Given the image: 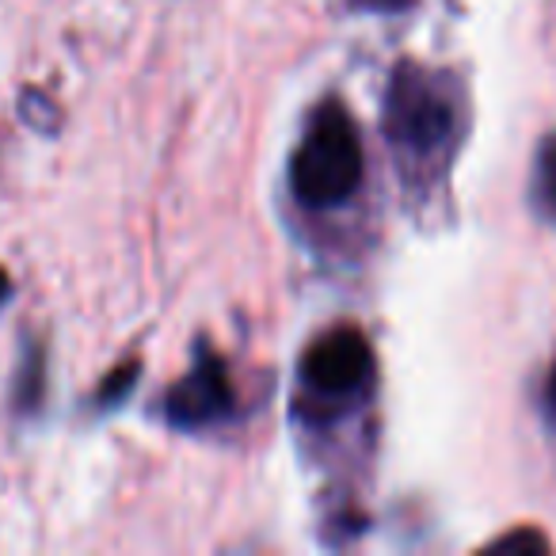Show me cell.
I'll return each mask as SVG.
<instances>
[{"instance_id": "cell-1", "label": "cell", "mask_w": 556, "mask_h": 556, "mask_svg": "<svg viewBox=\"0 0 556 556\" xmlns=\"http://www.w3.org/2000/svg\"><path fill=\"white\" fill-rule=\"evenodd\" d=\"M363 138L348 111L336 100L313 115L302 146L294 149L290 161V187L294 199L313 210H332L348 202L363 184Z\"/></svg>"}, {"instance_id": "cell-2", "label": "cell", "mask_w": 556, "mask_h": 556, "mask_svg": "<svg viewBox=\"0 0 556 556\" xmlns=\"http://www.w3.org/2000/svg\"><path fill=\"white\" fill-rule=\"evenodd\" d=\"M386 138L404 161H434L457 138V96L442 73L401 62L386 88Z\"/></svg>"}, {"instance_id": "cell-3", "label": "cell", "mask_w": 556, "mask_h": 556, "mask_svg": "<svg viewBox=\"0 0 556 556\" xmlns=\"http://www.w3.org/2000/svg\"><path fill=\"white\" fill-rule=\"evenodd\" d=\"M374 378V351L358 328L340 325L309 343L302 355V386L317 401H351Z\"/></svg>"}, {"instance_id": "cell-4", "label": "cell", "mask_w": 556, "mask_h": 556, "mask_svg": "<svg viewBox=\"0 0 556 556\" xmlns=\"http://www.w3.org/2000/svg\"><path fill=\"white\" fill-rule=\"evenodd\" d=\"M232 381L225 363L214 351L202 348L194 358L191 374L179 378L176 386L164 393V419L179 431H199V427L222 424L232 412Z\"/></svg>"}, {"instance_id": "cell-5", "label": "cell", "mask_w": 556, "mask_h": 556, "mask_svg": "<svg viewBox=\"0 0 556 556\" xmlns=\"http://www.w3.org/2000/svg\"><path fill=\"white\" fill-rule=\"evenodd\" d=\"M42 393H47V351L31 348L27 351V363L20 366V378H16V412H39Z\"/></svg>"}, {"instance_id": "cell-6", "label": "cell", "mask_w": 556, "mask_h": 556, "mask_svg": "<svg viewBox=\"0 0 556 556\" xmlns=\"http://www.w3.org/2000/svg\"><path fill=\"white\" fill-rule=\"evenodd\" d=\"M533 202L541 214L556 217V138H545L533 164Z\"/></svg>"}, {"instance_id": "cell-7", "label": "cell", "mask_w": 556, "mask_h": 556, "mask_svg": "<svg viewBox=\"0 0 556 556\" xmlns=\"http://www.w3.org/2000/svg\"><path fill=\"white\" fill-rule=\"evenodd\" d=\"M138 374H141L138 358H134V363L115 366V370H111L108 378H103V386L96 389V408H100V412L118 408V404H123L126 396L134 393V386H138Z\"/></svg>"}, {"instance_id": "cell-8", "label": "cell", "mask_w": 556, "mask_h": 556, "mask_svg": "<svg viewBox=\"0 0 556 556\" xmlns=\"http://www.w3.org/2000/svg\"><path fill=\"white\" fill-rule=\"evenodd\" d=\"M488 548H495V553H548V538L541 530H533V526H518V530L503 533Z\"/></svg>"}, {"instance_id": "cell-9", "label": "cell", "mask_w": 556, "mask_h": 556, "mask_svg": "<svg viewBox=\"0 0 556 556\" xmlns=\"http://www.w3.org/2000/svg\"><path fill=\"white\" fill-rule=\"evenodd\" d=\"M412 0H351V9H363V12H404Z\"/></svg>"}, {"instance_id": "cell-10", "label": "cell", "mask_w": 556, "mask_h": 556, "mask_svg": "<svg viewBox=\"0 0 556 556\" xmlns=\"http://www.w3.org/2000/svg\"><path fill=\"white\" fill-rule=\"evenodd\" d=\"M545 412L556 419V366H553V374H548V381H545Z\"/></svg>"}, {"instance_id": "cell-11", "label": "cell", "mask_w": 556, "mask_h": 556, "mask_svg": "<svg viewBox=\"0 0 556 556\" xmlns=\"http://www.w3.org/2000/svg\"><path fill=\"white\" fill-rule=\"evenodd\" d=\"M9 298H12V278H9V270L0 267V309L9 305Z\"/></svg>"}]
</instances>
